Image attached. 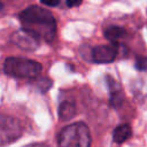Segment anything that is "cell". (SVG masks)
<instances>
[{"mask_svg":"<svg viewBox=\"0 0 147 147\" xmlns=\"http://www.w3.org/2000/svg\"><path fill=\"white\" fill-rule=\"evenodd\" d=\"M3 71L10 77L32 79L41 72V64L30 59L11 56L3 62Z\"/></svg>","mask_w":147,"mask_h":147,"instance_id":"3","label":"cell"},{"mask_svg":"<svg viewBox=\"0 0 147 147\" xmlns=\"http://www.w3.org/2000/svg\"><path fill=\"white\" fill-rule=\"evenodd\" d=\"M76 115V106L71 101H63L59 107V117L61 121H69Z\"/></svg>","mask_w":147,"mask_h":147,"instance_id":"9","label":"cell"},{"mask_svg":"<svg viewBox=\"0 0 147 147\" xmlns=\"http://www.w3.org/2000/svg\"><path fill=\"white\" fill-rule=\"evenodd\" d=\"M91 142L90 129L82 122L67 125L59 134V147H91Z\"/></svg>","mask_w":147,"mask_h":147,"instance_id":"2","label":"cell"},{"mask_svg":"<svg viewBox=\"0 0 147 147\" xmlns=\"http://www.w3.org/2000/svg\"><path fill=\"white\" fill-rule=\"evenodd\" d=\"M40 2L49 7H56L60 3V0H40Z\"/></svg>","mask_w":147,"mask_h":147,"instance_id":"12","label":"cell"},{"mask_svg":"<svg viewBox=\"0 0 147 147\" xmlns=\"http://www.w3.org/2000/svg\"><path fill=\"white\" fill-rule=\"evenodd\" d=\"M132 134V129L129 124H119L113 133V140L116 144H123L125 140H127Z\"/></svg>","mask_w":147,"mask_h":147,"instance_id":"8","label":"cell"},{"mask_svg":"<svg viewBox=\"0 0 147 147\" xmlns=\"http://www.w3.org/2000/svg\"><path fill=\"white\" fill-rule=\"evenodd\" d=\"M11 41L18 46L22 49L25 51H34L38 47V41L39 39L36 38L32 33H30L29 31H26L25 29H21L16 32L13 33L11 36Z\"/></svg>","mask_w":147,"mask_h":147,"instance_id":"6","label":"cell"},{"mask_svg":"<svg viewBox=\"0 0 147 147\" xmlns=\"http://www.w3.org/2000/svg\"><path fill=\"white\" fill-rule=\"evenodd\" d=\"M82 1H83V0H65L68 7H77V6L80 5Z\"/></svg>","mask_w":147,"mask_h":147,"instance_id":"13","label":"cell"},{"mask_svg":"<svg viewBox=\"0 0 147 147\" xmlns=\"http://www.w3.org/2000/svg\"><path fill=\"white\" fill-rule=\"evenodd\" d=\"M92 60L95 63H110L117 56V45L113 42L111 45H99L91 51Z\"/></svg>","mask_w":147,"mask_h":147,"instance_id":"5","label":"cell"},{"mask_svg":"<svg viewBox=\"0 0 147 147\" xmlns=\"http://www.w3.org/2000/svg\"><path fill=\"white\" fill-rule=\"evenodd\" d=\"M0 127H1V130H0L1 138L0 139H1L2 145L10 144V142L15 141L22 134V127H21L20 122L11 116L2 115Z\"/></svg>","mask_w":147,"mask_h":147,"instance_id":"4","label":"cell"},{"mask_svg":"<svg viewBox=\"0 0 147 147\" xmlns=\"http://www.w3.org/2000/svg\"><path fill=\"white\" fill-rule=\"evenodd\" d=\"M22 28L32 33L39 40L51 42L56 34V22L51 11L39 7L30 6L18 15Z\"/></svg>","mask_w":147,"mask_h":147,"instance_id":"1","label":"cell"},{"mask_svg":"<svg viewBox=\"0 0 147 147\" xmlns=\"http://www.w3.org/2000/svg\"><path fill=\"white\" fill-rule=\"evenodd\" d=\"M136 69L139 71H145L147 70V57L146 56H138L136 59Z\"/></svg>","mask_w":147,"mask_h":147,"instance_id":"11","label":"cell"},{"mask_svg":"<svg viewBox=\"0 0 147 147\" xmlns=\"http://www.w3.org/2000/svg\"><path fill=\"white\" fill-rule=\"evenodd\" d=\"M23 147H49V146L44 142H33V144H30V145H26Z\"/></svg>","mask_w":147,"mask_h":147,"instance_id":"14","label":"cell"},{"mask_svg":"<svg viewBox=\"0 0 147 147\" xmlns=\"http://www.w3.org/2000/svg\"><path fill=\"white\" fill-rule=\"evenodd\" d=\"M125 34H126L125 29H123L121 26H116V25L109 26L105 31V37L108 40H110L111 42H117V40H119L123 37H125Z\"/></svg>","mask_w":147,"mask_h":147,"instance_id":"10","label":"cell"},{"mask_svg":"<svg viewBox=\"0 0 147 147\" xmlns=\"http://www.w3.org/2000/svg\"><path fill=\"white\" fill-rule=\"evenodd\" d=\"M107 85L109 87V92H110V98H109V102L111 105V107L114 108H118L122 106L123 103V92L121 90V86L111 78V77H107Z\"/></svg>","mask_w":147,"mask_h":147,"instance_id":"7","label":"cell"}]
</instances>
